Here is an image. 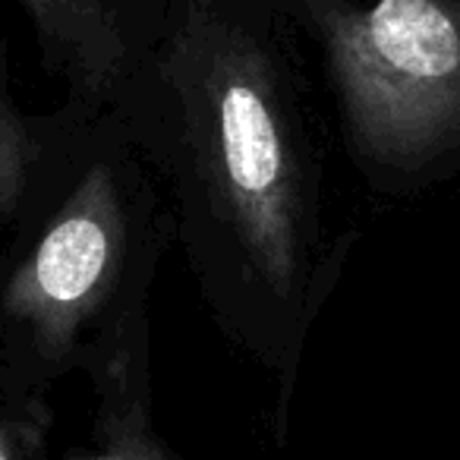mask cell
Returning <instances> with one entry per match:
<instances>
[{
    "label": "cell",
    "instance_id": "6da1fadb",
    "mask_svg": "<svg viewBox=\"0 0 460 460\" xmlns=\"http://www.w3.org/2000/svg\"><path fill=\"white\" fill-rule=\"evenodd\" d=\"M155 85L120 129L164 192L211 322L275 382L284 435L313 328L359 237L334 224L315 142L252 39L196 20Z\"/></svg>",
    "mask_w": 460,
    "mask_h": 460
},
{
    "label": "cell",
    "instance_id": "3957f363",
    "mask_svg": "<svg viewBox=\"0 0 460 460\" xmlns=\"http://www.w3.org/2000/svg\"><path fill=\"white\" fill-rule=\"evenodd\" d=\"M347 152L378 192L460 167V0L315 7Z\"/></svg>",
    "mask_w": 460,
    "mask_h": 460
},
{
    "label": "cell",
    "instance_id": "5b68a950",
    "mask_svg": "<svg viewBox=\"0 0 460 460\" xmlns=\"http://www.w3.org/2000/svg\"><path fill=\"white\" fill-rule=\"evenodd\" d=\"M51 429V391L29 385L0 359V460H48Z\"/></svg>",
    "mask_w": 460,
    "mask_h": 460
},
{
    "label": "cell",
    "instance_id": "8992f818",
    "mask_svg": "<svg viewBox=\"0 0 460 460\" xmlns=\"http://www.w3.org/2000/svg\"><path fill=\"white\" fill-rule=\"evenodd\" d=\"M45 133L32 127L10 102L0 83V246L7 240L20 202L29 190V180L39 164Z\"/></svg>",
    "mask_w": 460,
    "mask_h": 460
},
{
    "label": "cell",
    "instance_id": "7a4b0ae2",
    "mask_svg": "<svg viewBox=\"0 0 460 460\" xmlns=\"http://www.w3.org/2000/svg\"><path fill=\"white\" fill-rule=\"evenodd\" d=\"M173 224L120 127L41 142L0 246V359L41 391L152 350V294Z\"/></svg>",
    "mask_w": 460,
    "mask_h": 460
},
{
    "label": "cell",
    "instance_id": "277c9868",
    "mask_svg": "<svg viewBox=\"0 0 460 460\" xmlns=\"http://www.w3.org/2000/svg\"><path fill=\"white\" fill-rule=\"evenodd\" d=\"M89 385L92 432L60 460H180L155 426L152 350L120 359Z\"/></svg>",
    "mask_w": 460,
    "mask_h": 460
}]
</instances>
